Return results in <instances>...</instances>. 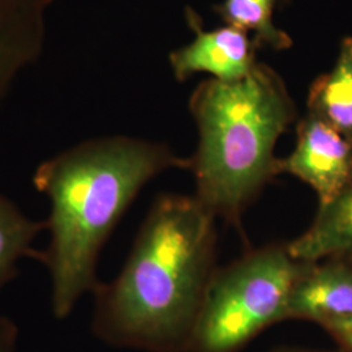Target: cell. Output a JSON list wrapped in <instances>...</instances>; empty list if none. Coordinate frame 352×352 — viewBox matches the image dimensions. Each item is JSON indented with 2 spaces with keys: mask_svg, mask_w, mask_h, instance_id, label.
I'll list each match as a JSON object with an SVG mask.
<instances>
[{
  "mask_svg": "<svg viewBox=\"0 0 352 352\" xmlns=\"http://www.w3.org/2000/svg\"><path fill=\"white\" fill-rule=\"evenodd\" d=\"M327 333L340 343L346 352H352V318L325 327Z\"/></svg>",
  "mask_w": 352,
  "mask_h": 352,
  "instance_id": "4fadbf2b",
  "label": "cell"
},
{
  "mask_svg": "<svg viewBox=\"0 0 352 352\" xmlns=\"http://www.w3.org/2000/svg\"><path fill=\"white\" fill-rule=\"evenodd\" d=\"M46 231L45 221H34L0 193V289L19 276V263L36 257L33 243Z\"/></svg>",
  "mask_w": 352,
  "mask_h": 352,
  "instance_id": "30bf717a",
  "label": "cell"
},
{
  "mask_svg": "<svg viewBox=\"0 0 352 352\" xmlns=\"http://www.w3.org/2000/svg\"><path fill=\"white\" fill-rule=\"evenodd\" d=\"M189 110L199 145L188 158L195 197L228 225L241 218L277 175V141L298 111L283 80L257 63L238 81L210 78L195 89Z\"/></svg>",
  "mask_w": 352,
  "mask_h": 352,
  "instance_id": "3957f363",
  "label": "cell"
},
{
  "mask_svg": "<svg viewBox=\"0 0 352 352\" xmlns=\"http://www.w3.org/2000/svg\"><path fill=\"white\" fill-rule=\"evenodd\" d=\"M188 158L167 145L126 136L88 140L38 166L33 184L50 202L47 245L36 253L51 280L58 320L100 283L97 264L104 243L141 189Z\"/></svg>",
  "mask_w": 352,
  "mask_h": 352,
  "instance_id": "7a4b0ae2",
  "label": "cell"
},
{
  "mask_svg": "<svg viewBox=\"0 0 352 352\" xmlns=\"http://www.w3.org/2000/svg\"><path fill=\"white\" fill-rule=\"evenodd\" d=\"M308 113L352 142V36L343 38L333 69L318 76L308 94Z\"/></svg>",
  "mask_w": 352,
  "mask_h": 352,
  "instance_id": "9c48e42d",
  "label": "cell"
},
{
  "mask_svg": "<svg viewBox=\"0 0 352 352\" xmlns=\"http://www.w3.org/2000/svg\"><path fill=\"white\" fill-rule=\"evenodd\" d=\"M276 0H225L215 11L227 25L254 34L257 46H269L274 50L291 47L292 39L274 25L273 12Z\"/></svg>",
  "mask_w": 352,
  "mask_h": 352,
  "instance_id": "8fae6325",
  "label": "cell"
},
{
  "mask_svg": "<svg viewBox=\"0 0 352 352\" xmlns=\"http://www.w3.org/2000/svg\"><path fill=\"white\" fill-rule=\"evenodd\" d=\"M187 20L196 38L170 55V63L179 81L199 72L210 74L215 80L227 82L251 74L257 64L254 54L258 46L247 32L230 25L206 32L201 19L190 8L187 10Z\"/></svg>",
  "mask_w": 352,
  "mask_h": 352,
  "instance_id": "8992f818",
  "label": "cell"
},
{
  "mask_svg": "<svg viewBox=\"0 0 352 352\" xmlns=\"http://www.w3.org/2000/svg\"><path fill=\"white\" fill-rule=\"evenodd\" d=\"M215 219L195 196H158L122 272L91 292L94 336L115 347L190 352L215 272Z\"/></svg>",
  "mask_w": 352,
  "mask_h": 352,
  "instance_id": "6da1fadb",
  "label": "cell"
},
{
  "mask_svg": "<svg viewBox=\"0 0 352 352\" xmlns=\"http://www.w3.org/2000/svg\"><path fill=\"white\" fill-rule=\"evenodd\" d=\"M289 174L314 189L325 208L352 187V142L308 113L298 123L296 145L278 158L277 175Z\"/></svg>",
  "mask_w": 352,
  "mask_h": 352,
  "instance_id": "5b68a950",
  "label": "cell"
},
{
  "mask_svg": "<svg viewBox=\"0 0 352 352\" xmlns=\"http://www.w3.org/2000/svg\"><path fill=\"white\" fill-rule=\"evenodd\" d=\"M19 329L11 318L0 316V352H14Z\"/></svg>",
  "mask_w": 352,
  "mask_h": 352,
  "instance_id": "7c38bea8",
  "label": "cell"
},
{
  "mask_svg": "<svg viewBox=\"0 0 352 352\" xmlns=\"http://www.w3.org/2000/svg\"><path fill=\"white\" fill-rule=\"evenodd\" d=\"M291 254L316 263L330 257H352V187L325 208H318L312 225L289 241Z\"/></svg>",
  "mask_w": 352,
  "mask_h": 352,
  "instance_id": "ba28073f",
  "label": "cell"
},
{
  "mask_svg": "<svg viewBox=\"0 0 352 352\" xmlns=\"http://www.w3.org/2000/svg\"><path fill=\"white\" fill-rule=\"evenodd\" d=\"M266 352H327L318 351V350H311V349H304V347H292V346H285V347H277L270 351Z\"/></svg>",
  "mask_w": 352,
  "mask_h": 352,
  "instance_id": "5bb4252c",
  "label": "cell"
},
{
  "mask_svg": "<svg viewBox=\"0 0 352 352\" xmlns=\"http://www.w3.org/2000/svg\"><path fill=\"white\" fill-rule=\"evenodd\" d=\"M308 264L291 254L289 243H270L215 269L190 352H239L286 321L291 292Z\"/></svg>",
  "mask_w": 352,
  "mask_h": 352,
  "instance_id": "277c9868",
  "label": "cell"
},
{
  "mask_svg": "<svg viewBox=\"0 0 352 352\" xmlns=\"http://www.w3.org/2000/svg\"><path fill=\"white\" fill-rule=\"evenodd\" d=\"M352 318V257L309 263L289 296L286 320L325 327Z\"/></svg>",
  "mask_w": 352,
  "mask_h": 352,
  "instance_id": "52a82bcc",
  "label": "cell"
}]
</instances>
